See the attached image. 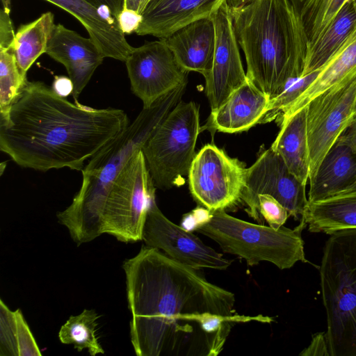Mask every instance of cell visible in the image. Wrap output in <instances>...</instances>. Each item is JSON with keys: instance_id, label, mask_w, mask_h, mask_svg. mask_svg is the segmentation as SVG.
<instances>
[{"instance_id": "4316f807", "label": "cell", "mask_w": 356, "mask_h": 356, "mask_svg": "<svg viewBox=\"0 0 356 356\" xmlns=\"http://www.w3.org/2000/svg\"><path fill=\"white\" fill-rule=\"evenodd\" d=\"M289 1L302 23L309 47L323 34L341 7L349 0Z\"/></svg>"}, {"instance_id": "277c9868", "label": "cell", "mask_w": 356, "mask_h": 356, "mask_svg": "<svg viewBox=\"0 0 356 356\" xmlns=\"http://www.w3.org/2000/svg\"><path fill=\"white\" fill-rule=\"evenodd\" d=\"M187 83L170 91L148 107H143L133 122L93 156L81 170L82 183L72 203L57 213L58 222L78 245L103 234L102 216L108 190L130 158L142 149L170 112L181 101Z\"/></svg>"}, {"instance_id": "ac0fdd59", "label": "cell", "mask_w": 356, "mask_h": 356, "mask_svg": "<svg viewBox=\"0 0 356 356\" xmlns=\"http://www.w3.org/2000/svg\"><path fill=\"white\" fill-rule=\"evenodd\" d=\"M270 99L248 80L219 108L211 111L206 127L228 134L247 131L259 124L267 111Z\"/></svg>"}, {"instance_id": "8992f818", "label": "cell", "mask_w": 356, "mask_h": 356, "mask_svg": "<svg viewBox=\"0 0 356 356\" xmlns=\"http://www.w3.org/2000/svg\"><path fill=\"white\" fill-rule=\"evenodd\" d=\"M306 227L301 219L294 229L282 226L276 229L240 220L219 210L209 212L195 228L216 241L224 252L244 259L250 266L268 261L283 270L291 268L298 261L307 262L302 238Z\"/></svg>"}, {"instance_id": "ba28073f", "label": "cell", "mask_w": 356, "mask_h": 356, "mask_svg": "<svg viewBox=\"0 0 356 356\" xmlns=\"http://www.w3.org/2000/svg\"><path fill=\"white\" fill-rule=\"evenodd\" d=\"M155 188L143 153L138 150L108 190L102 216L103 234L124 243L142 240L143 225L150 202L155 197Z\"/></svg>"}, {"instance_id": "ab89813d", "label": "cell", "mask_w": 356, "mask_h": 356, "mask_svg": "<svg viewBox=\"0 0 356 356\" xmlns=\"http://www.w3.org/2000/svg\"><path fill=\"white\" fill-rule=\"evenodd\" d=\"M354 189H356V181H355V183L352 185V186L350 188V189L348 191H351V190H354Z\"/></svg>"}, {"instance_id": "7c38bea8", "label": "cell", "mask_w": 356, "mask_h": 356, "mask_svg": "<svg viewBox=\"0 0 356 356\" xmlns=\"http://www.w3.org/2000/svg\"><path fill=\"white\" fill-rule=\"evenodd\" d=\"M132 92L143 107L188 83V71L161 39L134 47L125 61Z\"/></svg>"}, {"instance_id": "d6a6232c", "label": "cell", "mask_w": 356, "mask_h": 356, "mask_svg": "<svg viewBox=\"0 0 356 356\" xmlns=\"http://www.w3.org/2000/svg\"><path fill=\"white\" fill-rule=\"evenodd\" d=\"M143 17L135 10L123 8L119 14L117 21L120 30L125 34H131L137 31Z\"/></svg>"}, {"instance_id": "8d00e7d4", "label": "cell", "mask_w": 356, "mask_h": 356, "mask_svg": "<svg viewBox=\"0 0 356 356\" xmlns=\"http://www.w3.org/2000/svg\"><path fill=\"white\" fill-rule=\"evenodd\" d=\"M92 6L97 8L101 5L108 6L113 15V17L118 19L119 14L124 8V0H85Z\"/></svg>"}, {"instance_id": "6da1fadb", "label": "cell", "mask_w": 356, "mask_h": 356, "mask_svg": "<svg viewBox=\"0 0 356 356\" xmlns=\"http://www.w3.org/2000/svg\"><path fill=\"white\" fill-rule=\"evenodd\" d=\"M122 268L138 356H216L236 323L273 321L236 314L233 293L156 248L143 246Z\"/></svg>"}, {"instance_id": "8fae6325", "label": "cell", "mask_w": 356, "mask_h": 356, "mask_svg": "<svg viewBox=\"0 0 356 356\" xmlns=\"http://www.w3.org/2000/svg\"><path fill=\"white\" fill-rule=\"evenodd\" d=\"M260 194L273 197L296 219L302 218L308 204L306 185L290 172L282 157L271 147L260 153L255 162L247 168L240 199L246 206L248 214L264 225L257 204Z\"/></svg>"}, {"instance_id": "f1b7e54d", "label": "cell", "mask_w": 356, "mask_h": 356, "mask_svg": "<svg viewBox=\"0 0 356 356\" xmlns=\"http://www.w3.org/2000/svg\"><path fill=\"white\" fill-rule=\"evenodd\" d=\"M11 49L0 48V114L5 118L26 82Z\"/></svg>"}, {"instance_id": "484cf974", "label": "cell", "mask_w": 356, "mask_h": 356, "mask_svg": "<svg viewBox=\"0 0 356 356\" xmlns=\"http://www.w3.org/2000/svg\"><path fill=\"white\" fill-rule=\"evenodd\" d=\"M40 355V350L22 311H11L1 299L0 356Z\"/></svg>"}, {"instance_id": "d590c367", "label": "cell", "mask_w": 356, "mask_h": 356, "mask_svg": "<svg viewBox=\"0 0 356 356\" xmlns=\"http://www.w3.org/2000/svg\"><path fill=\"white\" fill-rule=\"evenodd\" d=\"M51 88L56 94L65 98L72 94L74 91L72 80L70 77L65 76H55Z\"/></svg>"}, {"instance_id": "52a82bcc", "label": "cell", "mask_w": 356, "mask_h": 356, "mask_svg": "<svg viewBox=\"0 0 356 356\" xmlns=\"http://www.w3.org/2000/svg\"><path fill=\"white\" fill-rule=\"evenodd\" d=\"M201 130L197 104L181 101L147 140L141 150L156 188L169 189L185 183Z\"/></svg>"}, {"instance_id": "9c48e42d", "label": "cell", "mask_w": 356, "mask_h": 356, "mask_svg": "<svg viewBox=\"0 0 356 356\" xmlns=\"http://www.w3.org/2000/svg\"><path fill=\"white\" fill-rule=\"evenodd\" d=\"M305 106L310 179L356 114V73L318 95Z\"/></svg>"}, {"instance_id": "30bf717a", "label": "cell", "mask_w": 356, "mask_h": 356, "mask_svg": "<svg viewBox=\"0 0 356 356\" xmlns=\"http://www.w3.org/2000/svg\"><path fill=\"white\" fill-rule=\"evenodd\" d=\"M247 168L214 144L197 153L188 179L194 200L209 212L225 210L240 201Z\"/></svg>"}, {"instance_id": "5b68a950", "label": "cell", "mask_w": 356, "mask_h": 356, "mask_svg": "<svg viewBox=\"0 0 356 356\" xmlns=\"http://www.w3.org/2000/svg\"><path fill=\"white\" fill-rule=\"evenodd\" d=\"M319 270L330 356H356V229L330 235Z\"/></svg>"}, {"instance_id": "44dd1931", "label": "cell", "mask_w": 356, "mask_h": 356, "mask_svg": "<svg viewBox=\"0 0 356 356\" xmlns=\"http://www.w3.org/2000/svg\"><path fill=\"white\" fill-rule=\"evenodd\" d=\"M306 117V106L283 116L280 120V131L270 146L290 172L305 185L309 179Z\"/></svg>"}, {"instance_id": "cb8c5ba5", "label": "cell", "mask_w": 356, "mask_h": 356, "mask_svg": "<svg viewBox=\"0 0 356 356\" xmlns=\"http://www.w3.org/2000/svg\"><path fill=\"white\" fill-rule=\"evenodd\" d=\"M355 24L356 9L349 0L323 34L309 47L302 76L321 70L343 44Z\"/></svg>"}, {"instance_id": "60d3db41", "label": "cell", "mask_w": 356, "mask_h": 356, "mask_svg": "<svg viewBox=\"0 0 356 356\" xmlns=\"http://www.w3.org/2000/svg\"><path fill=\"white\" fill-rule=\"evenodd\" d=\"M352 1V3H353V6L355 7V8L356 9V0H351Z\"/></svg>"}, {"instance_id": "f546056e", "label": "cell", "mask_w": 356, "mask_h": 356, "mask_svg": "<svg viewBox=\"0 0 356 356\" xmlns=\"http://www.w3.org/2000/svg\"><path fill=\"white\" fill-rule=\"evenodd\" d=\"M321 70L292 79L282 92L270 99L266 112L259 124L280 120L284 111L315 80Z\"/></svg>"}, {"instance_id": "74e56055", "label": "cell", "mask_w": 356, "mask_h": 356, "mask_svg": "<svg viewBox=\"0 0 356 356\" xmlns=\"http://www.w3.org/2000/svg\"><path fill=\"white\" fill-rule=\"evenodd\" d=\"M150 0H124V8L135 10L142 15Z\"/></svg>"}, {"instance_id": "e575fe53", "label": "cell", "mask_w": 356, "mask_h": 356, "mask_svg": "<svg viewBox=\"0 0 356 356\" xmlns=\"http://www.w3.org/2000/svg\"><path fill=\"white\" fill-rule=\"evenodd\" d=\"M337 142L347 145L356 154V115L339 136Z\"/></svg>"}, {"instance_id": "83f0119b", "label": "cell", "mask_w": 356, "mask_h": 356, "mask_svg": "<svg viewBox=\"0 0 356 356\" xmlns=\"http://www.w3.org/2000/svg\"><path fill=\"white\" fill-rule=\"evenodd\" d=\"M98 318L99 315L93 309H84L79 315L71 316L59 330V340L64 344L73 345L79 352L87 349L92 356L104 353L96 333Z\"/></svg>"}, {"instance_id": "836d02e7", "label": "cell", "mask_w": 356, "mask_h": 356, "mask_svg": "<svg viewBox=\"0 0 356 356\" xmlns=\"http://www.w3.org/2000/svg\"><path fill=\"white\" fill-rule=\"evenodd\" d=\"M300 355H325L330 356L327 338L325 332H319L312 337L309 346L304 349Z\"/></svg>"}, {"instance_id": "4dcf8cb0", "label": "cell", "mask_w": 356, "mask_h": 356, "mask_svg": "<svg viewBox=\"0 0 356 356\" xmlns=\"http://www.w3.org/2000/svg\"><path fill=\"white\" fill-rule=\"evenodd\" d=\"M258 210L264 221L274 229H279L290 216L286 209L276 199L268 194L257 196Z\"/></svg>"}, {"instance_id": "d6986e66", "label": "cell", "mask_w": 356, "mask_h": 356, "mask_svg": "<svg viewBox=\"0 0 356 356\" xmlns=\"http://www.w3.org/2000/svg\"><path fill=\"white\" fill-rule=\"evenodd\" d=\"M74 17L89 34L104 56L125 62L134 47L131 46L119 25L104 20L95 7L85 0H45Z\"/></svg>"}, {"instance_id": "1f68e13d", "label": "cell", "mask_w": 356, "mask_h": 356, "mask_svg": "<svg viewBox=\"0 0 356 356\" xmlns=\"http://www.w3.org/2000/svg\"><path fill=\"white\" fill-rule=\"evenodd\" d=\"M10 10L1 7L0 10V48H13L15 33L10 17Z\"/></svg>"}, {"instance_id": "b9f144b4", "label": "cell", "mask_w": 356, "mask_h": 356, "mask_svg": "<svg viewBox=\"0 0 356 356\" xmlns=\"http://www.w3.org/2000/svg\"><path fill=\"white\" fill-rule=\"evenodd\" d=\"M356 115V114H355Z\"/></svg>"}, {"instance_id": "2e32d148", "label": "cell", "mask_w": 356, "mask_h": 356, "mask_svg": "<svg viewBox=\"0 0 356 356\" xmlns=\"http://www.w3.org/2000/svg\"><path fill=\"white\" fill-rule=\"evenodd\" d=\"M225 0H150L136 31L159 39L196 20L211 17Z\"/></svg>"}, {"instance_id": "ffe728a7", "label": "cell", "mask_w": 356, "mask_h": 356, "mask_svg": "<svg viewBox=\"0 0 356 356\" xmlns=\"http://www.w3.org/2000/svg\"><path fill=\"white\" fill-rule=\"evenodd\" d=\"M355 181L356 154L347 145L336 142L309 181L308 202L347 191Z\"/></svg>"}, {"instance_id": "603a6c76", "label": "cell", "mask_w": 356, "mask_h": 356, "mask_svg": "<svg viewBox=\"0 0 356 356\" xmlns=\"http://www.w3.org/2000/svg\"><path fill=\"white\" fill-rule=\"evenodd\" d=\"M355 73H356V24L343 44L321 69L315 80L289 106L280 120L284 115L301 109L318 95Z\"/></svg>"}, {"instance_id": "7a4b0ae2", "label": "cell", "mask_w": 356, "mask_h": 356, "mask_svg": "<svg viewBox=\"0 0 356 356\" xmlns=\"http://www.w3.org/2000/svg\"><path fill=\"white\" fill-rule=\"evenodd\" d=\"M0 121L1 151L21 167L42 172L81 171L130 124L122 109L72 103L45 83L28 80Z\"/></svg>"}, {"instance_id": "3957f363", "label": "cell", "mask_w": 356, "mask_h": 356, "mask_svg": "<svg viewBox=\"0 0 356 356\" xmlns=\"http://www.w3.org/2000/svg\"><path fill=\"white\" fill-rule=\"evenodd\" d=\"M229 10L248 79L275 97L304 71L309 40L298 15L289 0H250Z\"/></svg>"}, {"instance_id": "4fadbf2b", "label": "cell", "mask_w": 356, "mask_h": 356, "mask_svg": "<svg viewBox=\"0 0 356 356\" xmlns=\"http://www.w3.org/2000/svg\"><path fill=\"white\" fill-rule=\"evenodd\" d=\"M142 240L147 246L156 248L170 258L195 269L225 270L232 261L205 245L197 236L179 227L158 207L155 197L149 206Z\"/></svg>"}, {"instance_id": "7402d4cb", "label": "cell", "mask_w": 356, "mask_h": 356, "mask_svg": "<svg viewBox=\"0 0 356 356\" xmlns=\"http://www.w3.org/2000/svg\"><path fill=\"white\" fill-rule=\"evenodd\" d=\"M313 233L356 229V189L314 202H308L301 218Z\"/></svg>"}, {"instance_id": "e0dca14e", "label": "cell", "mask_w": 356, "mask_h": 356, "mask_svg": "<svg viewBox=\"0 0 356 356\" xmlns=\"http://www.w3.org/2000/svg\"><path fill=\"white\" fill-rule=\"evenodd\" d=\"M161 40L187 71L199 72L204 77L211 71L216 47V30L211 17L193 22Z\"/></svg>"}, {"instance_id": "5bb4252c", "label": "cell", "mask_w": 356, "mask_h": 356, "mask_svg": "<svg viewBox=\"0 0 356 356\" xmlns=\"http://www.w3.org/2000/svg\"><path fill=\"white\" fill-rule=\"evenodd\" d=\"M211 17L216 30V47L211 70L204 79L205 93L213 111L248 79L225 1Z\"/></svg>"}, {"instance_id": "f35d334b", "label": "cell", "mask_w": 356, "mask_h": 356, "mask_svg": "<svg viewBox=\"0 0 356 356\" xmlns=\"http://www.w3.org/2000/svg\"><path fill=\"white\" fill-rule=\"evenodd\" d=\"M249 1L250 0H225V2L229 8H235L244 5Z\"/></svg>"}, {"instance_id": "9a60e30c", "label": "cell", "mask_w": 356, "mask_h": 356, "mask_svg": "<svg viewBox=\"0 0 356 356\" xmlns=\"http://www.w3.org/2000/svg\"><path fill=\"white\" fill-rule=\"evenodd\" d=\"M46 54L65 66L74 85V102L105 58L90 37L84 38L61 24H55Z\"/></svg>"}, {"instance_id": "d4e9b609", "label": "cell", "mask_w": 356, "mask_h": 356, "mask_svg": "<svg viewBox=\"0 0 356 356\" xmlns=\"http://www.w3.org/2000/svg\"><path fill=\"white\" fill-rule=\"evenodd\" d=\"M55 24L54 14L46 12L17 29L12 50L23 77L26 78L31 65L46 53Z\"/></svg>"}]
</instances>
